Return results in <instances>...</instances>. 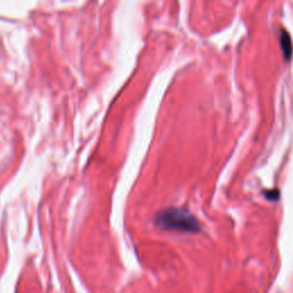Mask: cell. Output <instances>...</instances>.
<instances>
[{"label":"cell","instance_id":"1","mask_svg":"<svg viewBox=\"0 0 293 293\" xmlns=\"http://www.w3.org/2000/svg\"><path fill=\"white\" fill-rule=\"evenodd\" d=\"M156 225L163 230L195 234L201 231V225L189 211L178 208L165 209L155 218Z\"/></svg>","mask_w":293,"mask_h":293},{"label":"cell","instance_id":"2","mask_svg":"<svg viewBox=\"0 0 293 293\" xmlns=\"http://www.w3.org/2000/svg\"><path fill=\"white\" fill-rule=\"evenodd\" d=\"M280 42H281V48L283 50V55L288 61L291 59L292 55V41L289 32L285 30H281V36H280Z\"/></svg>","mask_w":293,"mask_h":293}]
</instances>
